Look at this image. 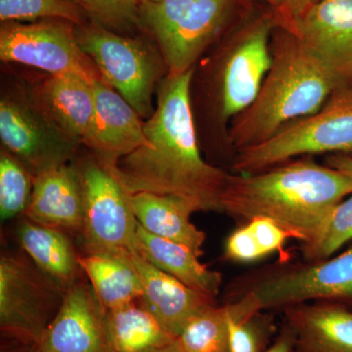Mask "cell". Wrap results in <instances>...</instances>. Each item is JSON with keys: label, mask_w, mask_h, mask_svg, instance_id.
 <instances>
[{"label": "cell", "mask_w": 352, "mask_h": 352, "mask_svg": "<svg viewBox=\"0 0 352 352\" xmlns=\"http://www.w3.org/2000/svg\"><path fill=\"white\" fill-rule=\"evenodd\" d=\"M240 0L140 2V28L154 39L168 75H182L234 27Z\"/></svg>", "instance_id": "5"}, {"label": "cell", "mask_w": 352, "mask_h": 352, "mask_svg": "<svg viewBox=\"0 0 352 352\" xmlns=\"http://www.w3.org/2000/svg\"><path fill=\"white\" fill-rule=\"evenodd\" d=\"M352 240V194L331 210L314 242L303 245L308 259L322 261Z\"/></svg>", "instance_id": "28"}, {"label": "cell", "mask_w": 352, "mask_h": 352, "mask_svg": "<svg viewBox=\"0 0 352 352\" xmlns=\"http://www.w3.org/2000/svg\"><path fill=\"white\" fill-rule=\"evenodd\" d=\"M96 159L112 168L122 157L147 143L144 122L126 99L102 80L92 82Z\"/></svg>", "instance_id": "16"}, {"label": "cell", "mask_w": 352, "mask_h": 352, "mask_svg": "<svg viewBox=\"0 0 352 352\" xmlns=\"http://www.w3.org/2000/svg\"><path fill=\"white\" fill-rule=\"evenodd\" d=\"M111 352H147L176 339L138 302L105 312Z\"/></svg>", "instance_id": "24"}, {"label": "cell", "mask_w": 352, "mask_h": 352, "mask_svg": "<svg viewBox=\"0 0 352 352\" xmlns=\"http://www.w3.org/2000/svg\"><path fill=\"white\" fill-rule=\"evenodd\" d=\"M147 352H182L180 346H178L177 342H173V344H168V346L159 347V349H152V351Z\"/></svg>", "instance_id": "37"}, {"label": "cell", "mask_w": 352, "mask_h": 352, "mask_svg": "<svg viewBox=\"0 0 352 352\" xmlns=\"http://www.w3.org/2000/svg\"><path fill=\"white\" fill-rule=\"evenodd\" d=\"M352 155V154H351Z\"/></svg>", "instance_id": "40"}, {"label": "cell", "mask_w": 352, "mask_h": 352, "mask_svg": "<svg viewBox=\"0 0 352 352\" xmlns=\"http://www.w3.org/2000/svg\"><path fill=\"white\" fill-rule=\"evenodd\" d=\"M312 300H352V248L314 265L265 278L229 307L235 318L245 321L263 309Z\"/></svg>", "instance_id": "10"}, {"label": "cell", "mask_w": 352, "mask_h": 352, "mask_svg": "<svg viewBox=\"0 0 352 352\" xmlns=\"http://www.w3.org/2000/svg\"><path fill=\"white\" fill-rule=\"evenodd\" d=\"M335 76L352 87V0H319L287 25Z\"/></svg>", "instance_id": "13"}, {"label": "cell", "mask_w": 352, "mask_h": 352, "mask_svg": "<svg viewBox=\"0 0 352 352\" xmlns=\"http://www.w3.org/2000/svg\"><path fill=\"white\" fill-rule=\"evenodd\" d=\"M132 212L147 232L189 248L197 256L203 254L206 234L192 223L197 210L188 201L170 195L141 193L129 195Z\"/></svg>", "instance_id": "20"}, {"label": "cell", "mask_w": 352, "mask_h": 352, "mask_svg": "<svg viewBox=\"0 0 352 352\" xmlns=\"http://www.w3.org/2000/svg\"><path fill=\"white\" fill-rule=\"evenodd\" d=\"M308 6V0H289L287 7V20L293 22L295 18L305 11Z\"/></svg>", "instance_id": "35"}, {"label": "cell", "mask_w": 352, "mask_h": 352, "mask_svg": "<svg viewBox=\"0 0 352 352\" xmlns=\"http://www.w3.org/2000/svg\"><path fill=\"white\" fill-rule=\"evenodd\" d=\"M182 352H230L227 305H212L197 314L176 338Z\"/></svg>", "instance_id": "25"}, {"label": "cell", "mask_w": 352, "mask_h": 352, "mask_svg": "<svg viewBox=\"0 0 352 352\" xmlns=\"http://www.w3.org/2000/svg\"><path fill=\"white\" fill-rule=\"evenodd\" d=\"M250 320L241 321L227 305V330L230 352H261V335Z\"/></svg>", "instance_id": "30"}, {"label": "cell", "mask_w": 352, "mask_h": 352, "mask_svg": "<svg viewBox=\"0 0 352 352\" xmlns=\"http://www.w3.org/2000/svg\"><path fill=\"white\" fill-rule=\"evenodd\" d=\"M36 352H111L105 311L94 289L78 281L36 344Z\"/></svg>", "instance_id": "14"}, {"label": "cell", "mask_w": 352, "mask_h": 352, "mask_svg": "<svg viewBox=\"0 0 352 352\" xmlns=\"http://www.w3.org/2000/svg\"><path fill=\"white\" fill-rule=\"evenodd\" d=\"M85 200L80 170L64 164L34 178L25 215L28 219L62 231L82 232Z\"/></svg>", "instance_id": "18"}, {"label": "cell", "mask_w": 352, "mask_h": 352, "mask_svg": "<svg viewBox=\"0 0 352 352\" xmlns=\"http://www.w3.org/2000/svg\"><path fill=\"white\" fill-rule=\"evenodd\" d=\"M271 56L258 96L231 122L228 140L233 157L272 138L294 120L317 112L340 87L330 71L284 25L273 31Z\"/></svg>", "instance_id": "4"}, {"label": "cell", "mask_w": 352, "mask_h": 352, "mask_svg": "<svg viewBox=\"0 0 352 352\" xmlns=\"http://www.w3.org/2000/svg\"><path fill=\"white\" fill-rule=\"evenodd\" d=\"M91 21L118 32L140 28V0H71Z\"/></svg>", "instance_id": "29"}, {"label": "cell", "mask_w": 352, "mask_h": 352, "mask_svg": "<svg viewBox=\"0 0 352 352\" xmlns=\"http://www.w3.org/2000/svg\"><path fill=\"white\" fill-rule=\"evenodd\" d=\"M278 25L274 10L242 20L194 66L190 94L200 144L210 141L231 152L229 127L258 96Z\"/></svg>", "instance_id": "2"}, {"label": "cell", "mask_w": 352, "mask_h": 352, "mask_svg": "<svg viewBox=\"0 0 352 352\" xmlns=\"http://www.w3.org/2000/svg\"><path fill=\"white\" fill-rule=\"evenodd\" d=\"M294 346H295V337L291 329L289 328L287 332H285L267 351L264 352H292Z\"/></svg>", "instance_id": "34"}, {"label": "cell", "mask_w": 352, "mask_h": 352, "mask_svg": "<svg viewBox=\"0 0 352 352\" xmlns=\"http://www.w3.org/2000/svg\"><path fill=\"white\" fill-rule=\"evenodd\" d=\"M0 59L3 63L25 65L50 75L75 73L89 80H102L98 67L76 41L75 25L66 20L1 23Z\"/></svg>", "instance_id": "11"}, {"label": "cell", "mask_w": 352, "mask_h": 352, "mask_svg": "<svg viewBox=\"0 0 352 352\" xmlns=\"http://www.w3.org/2000/svg\"><path fill=\"white\" fill-rule=\"evenodd\" d=\"M0 139L34 177L69 164L82 146L51 120L34 87L23 82L2 85Z\"/></svg>", "instance_id": "8"}, {"label": "cell", "mask_w": 352, "mask_h": 352, "mask_svg": "<svg viewBox=\"0 0 352 352\" xmlns=\"http://www.w3.org/2000/svg\"><path fill=\"white\" fill-rule=\"evenodd\" d=\"M264 256L270 252L281 251L289 234L276 222L266 217H254L248 223Z\"/></svg>", "instance_id": "31"}, {"label": "cell", "mask_w": 352, "mask_h": 352, "mask_svg": "<svg viewBox=\"0 0 352 352\" xmlns=\"http://www.w3.org/2000/svg\"><path fill=\"white\" fill-rule=\"evenodd\" d=\"M226 254L228 258L243 263L256 261L264 256L248 226L238 229L229 236L226 244Z\"/></svg>", "instance_id": "32"}, {"label": "cell", "mask_w": 352, "mask_h": 352, "mask_svg": "<svg viewBox=\"0 0 352 352\" xmlns=\"http://www.w3.org/2000/svg\"><path fill=\"white\" fill-rule=\"evenodd\" d=\"M351 194V182L339 171L310 159L289 160L258 173H231L222 210L248 221L258 217L273 220L307 245L331 210Z\"/></svg>", "instance_id": "3"}, {"label": "cell", "mask_w": 352, "mask_h": 352, "mask_svg": "<svg viewBox=\"0 0 352 352\" xmlns=\"http://www.w3.org/2000/svg\"><path fill=\"white\" fill-rule=\"evenodd\" d=\"M65 293L25 259L4 254L0 259L2 332L28 344H38Z\"/></svg>", "instance_id": "12"}, {"label": "cell", "mask_w": 352, "mask_h": 352, "mask_svg": "<svg viewBox=\"0 0 352 352\" xmlns=\"http://www.w3.org/2000/svg\"><path fill=\"white\" fill-rule=\"evenodd\" d=\"M319 1V0H308V6L309 4L315 3V2Z\"/></svg>", "instance_id": "38"}, {"label": "cell", "mask_w": 352, "mask_h": 352, "mask_svg": "<svg viewBox=\"0 0 352 352\" xmlns=\"http://www.w3.org/2000/svg\"><path fill=\"white\" fill-rule=\"evenodd\" d=\"M78 170L85 200L82 233L88 254L124 259L138 254V222L126 190L97 159L85 162Z\"/></svg>", "instance_id": "9"}, {"label": "cell", "mask_w": 352, "mask_h": 352, "mask_svg": "<svg viewBox=\"0 0 352 352\" xmlns=\"http://www.w3.org/2000/svg\"><path fill=\"white\" fill-rule=\"evenodd\" d=\"M18 238L36 268L60 289L67 292L78 282L80 256L64 231L27 219L18 229Z\"/></svg>", "instance_id": "21"}, {"label": "cell", "mask_w": 352, "mask_h": 352, "mask_svg": "<svg viewBox=\"0 0 352 352\" xmlns=\"http://www.w3.org/2000/svg\"><path fill=\"white\" fill-rule=\"evenodd\" d=\"M193 69L166 75L157 88V105L144 122L147 143L108 168L127 194L177 197L197 212H221L231 173L208 163L201 153L192 111Z\"/></svg>", "instance_id": "1"}, {"label": "cell", "mask_w": 352, "mask_h": 352, "mask_svg": "<svg viewBox=\"0 0 352 352\" xmlns=\"http://www.w3.org/2000/svg\"><path fill=\"white\" fill-rule=\"evenodd\" d=\"M352 154V87L333 90L317 112L294 120L261 144L236 153L234 173L248 175L315 154Z\"/></svg>", "instance_id": "6"}, {"label": "cell", "mask_w": 352, "mask_h": 352, "mask_svg": "<svg viewBox=\"0 0 352 352\" xmlns=\"http://www.w3.org/2000/svg\"><path fill=\"white\" fill-rule=\"evenodd\" d=\"M326 166L339 171L346 176L352 184V155L347 153L330 154L325 159Z\"/></svg>", "instance_id": "33"}, {"label": "cell", "mask_w": 352, "mask_h": 352, "mask_svg": "<svg viewBox=\"0 0 352 352\" xmlns=\"http://www.w3.org/2000/svg\"><path fill=\"white\" fill-rule=\"evenodd\" d=\"M78 261L104 311L138 302L143 296L140 278L129 258L87 254Z\"/></svg>", "instance_id": "23"}, {"label": "cell", "mask_w": 352, "mask_h": 352, "mask_svg": "<svg viewBox=\"0 0 352 352\" xmlns=\"http://www.w3.org/2000/svg\"><path fill=\"white\" fill-rule=\"evenodd\" d=\"M264 1L278 14L280 20L286 22L287 7H288L289 0H264Z\"/></svg>", "instance_id": "36"}, {"label": "cell", "mask_w": 352, "mask_h": 352, "mask_svg": "<svg viewBox=\"0 0 352 352\" xmlns=\"http://www.w3.org/2000/svg\"><path fill=\"white\" fill-rule=\"evenodd\" d=\"M285 311L298 352H352V310L298 305Z\"/></svg>", "instance_id": "19"}, {"label": "cell", "mask_w": 352, "mask_h": 352, "mask_svg": "<svg viewBox=\"0 0 352 352\" xmlns=\"http://www.w3.org/2000/svg\"><path fill=\"white\" fill-rule=\"evenodd\" d=\"M75 32L80 47L98 67L103 82L122 95L142 119L151 118L156 109L153 94L168 74L159 50L94 21L75 25Z\"/></svg>", "instance_id": "7"}, {"label": "cell", "mask_w": 352, "mask_h": 352, "mask_svg": "<svg viewBox=\"0 0 352 352\" xmlns=\"http://www.w3.org/2000/svg\"><path fill=\"white\" fill-rule=\"evenodd\" d=\"M129 261L142 283L139 305L175 339L194 316L215 305L214 298L189 288L148 263L138 252L129 256Z\"/></svg>", "instance_id": "15"}, {"label": "cell", "mask_w": 352, "mask_h": 352, "mask_svg": "<svg viewBox=\"0 0 352 352\" xmlns=\"http://www.w3.org/2000/svg\"><path fill=\"white\" fill-rule=\"evenodd\" d=\"M94 80L75 73L50 75L34 87L51 120L78 144L95 149Z\"/></svg>", "instance_id": "17"}, {"label": "cell", "mask_w": 352, "mask_h": 352, "mask_svg": "<svg viewBox=\"0 0 352 352\" xmlns=\"http://www.w3.org/2000/svg\"><path fill=\"white\" fill-rule=\"evenodd\" d=\"M144 1L155 2V1H159V0H140V2H144Z\"/></svg>", "instance_id": "39"}, {"label": "cell", "mask_w": 352, "mask_h": 352, "mask_svg": "<svg viewBox=\"0 0 352 352\" xmlns=\"http://www.w3.org/2000/svg\"><path fill=\"white\" fill-rule=\"evenodd\" d=\"M136 248L148 263L189 288L214 298L219 295L221 275L201 264L186 245L153 235L138 223Z\"/></svg>", "instance_id": "22"}, {"label": "cell", "mask_w": 352, "mask_h": 352, "mask_svg": "<svg viewBox=\"0 0 352 352\" xmlns=\"http://www.w3.org/2000/svg\"><path fill=\"white\" fill-rule=\"evenodd\" d=\"M34 175L10 153L0 154V217L2 221L25 212L31 199Z\"/></svg>", "instance_id": "26"}, {"label": "cell", "mask_w": 352, "mask_h": 352, "mask_svg": "<svg viewBox=\"0 0 352 352\" xmlns=\"http://www.w3.org/2000/svg\"><path fill=\"white\" fill-rule=\"evenodd\" d=\"M85 14L71 0H0L1 23L60 19L82 25Z\"/></svg>", "instance_id": "27"}]
</instances>
